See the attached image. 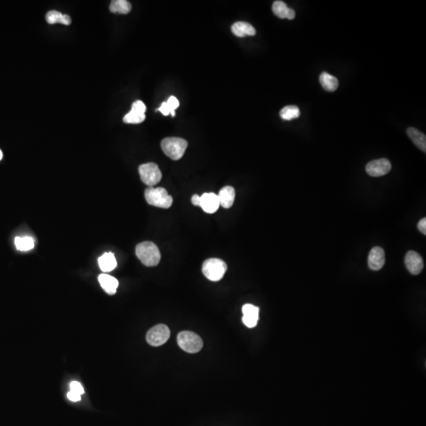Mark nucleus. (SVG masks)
<instances>
[{"mask_svg": "<svg viewBox=\"0 0 426 426\" xmlns=\"http://www.w3.org/2000/svg\"><path fill=\"white\" fill-rule=\"evenodd\" d=\"M273 11L279 18H287L292 20L295 18V10L289 8L283 1H275L273 4Z\"/></svg>", "mask_w": 426, "mask_h": 426, "instance_id": "nucleus-16", "label": "nucleus"}, {"mask_svg": "<svg viewBox=\"0 0 426 426\" xmlns=\"http://www.w3.org/2000/svg\"><path fill=\"white\" fill-rule=\"evenodd\" d=\"M243 322L249 329L257 326L259 320V308L252 304H245L243 307Z\"/></svg>", "mask_w": 426, "mask_h": 426, "instance_id": "nucleus-11", "label": "nucleus"}, {"mask_svg": "<svg viewBox=\"0 0 426 426\" xmlns=\"http://www.w3.org/2000/svg\"><path fill=\"white\" fill-rule=\"evenodd\" d=\"M405 265L412 275H418L424 268V262L419 253L410 250L405 257Z\"/></svg>", "mask_w": 426, "mask_h": 426, "instance_id": "nucleus-10", "label": "nucleus"}, {"mask_svg": "<svg viewBox=\"0 0 426 426\" xmlns=\"http://www.w3.org/2000/svg\"><path fill=\"white\" fill-rule=\"evenodd\" d=\"M146 104L141 100H137L132 105L131 111L123 118L125 123H141L146 120Z\"/></svg>", "mask_w": 426, "mask_h": 426, "instance_id": "nucleus-9", "label": "nucleus"}, {"mask_svg": "<svg viewBox=\"0 0 426 426\" xmlns=\"http://www.w3.org/2000/svg\"><path fill=\"white\" fill-rule=\"evenodd\" d=\"M98 264L100 269L104 273L113 271L117 266L116 257L112 253H105L100 256L98 259Z\"/></svg>", "mask_w": 426, "mask_h": 426, "instance_id": "nucleus-18", "label": "nucleus"}, {"mask_svg": "<svg viewBox=\"0 0 426 426\" xmlns=\"http://www.w3.org/2000/svg\"><path fill=\"white\" fill-rule=\"evenodd\" d=\"M320 83L323 88L329 92H334L338 89V81L335 77L331 75L329 73L323 72L320 75Z\"/></svg>", "mask_w": 426, "mask_h": 426, "instance_id": "nucleus-19", "label": "nucleus"}, {"mask_svg": "<svg viewBox=\"0 0 426 426\" xmlns=\"http://www.w3.org/2000/svg\"><path fill=\"white\" fill-rule=\"evenodd\" d=\"M227 269V265L221 259L210 258L204 262L202 273L209 280L216 282L223 278Z\"/></svg>", "mask_w": 426, "mask_h": 426, "instance_id": "nucleus-5", "label": "nucleus"}, {"mask_svg": "<svg viewBox=\"0 0 426 426\" xmlns=\"http://www.w3.org/2000/svg\"><path fill=\"white\" fill-rule=\"evenodd\" d=\"M418 229L423 235H426V218L421 219L418 224Z\"/></svg>", "mask_w": 426, "mask_h": 426, "instance_id": "nucleus-29", "label": "nucleus"}, {"mask_svg": "<svg viewBox=\"0 0 426 426\" xmlns=\"http://www.w3.org/2000/svg\"><path fill=\"white\" fill-rule=\"evenodd\" d=\"M409 138L412 140L414 145L422 151L426 152V137L423 133L417 130L416 128L410 127L407 130Z\"/></svg>", "mask_w": 426, "mask_h": 426, "instance_id": "nucleus-20", "label": "nucleus"}, {"mask_svg": "<svg viewBox=\"0 0 426 426\" xmlns=\"http://www.w3.org/2000/svg\"><path fill=\"white\" fill-rule=\"evenodd\" d=\"M392 169V164L389 159H375L369 162L365 167V171L368 176L372 177H380L384 176L390 172Z\"/></svg>", "mask_w": 426, "mask_h": 426, "instance_id": "nucleus-8", "label": "nucleus"}, {"mask_svg": "<svg viewBox=\"0 0 426 426\" xmlns=\"http://www.w3.org/2000/svg\"><path fill=\"white\" fill-rule=\"evenodd\" d=\"M70 391L78 393L80 396H82L85 393L83 387L79 382H77V381H73V382L70 383Z\"/></svg>", "mask_w": 426, "mask_h": 426, "instance_id": "nucleus-26", "label": "nucleus"}, {"mask_svg": "<svg viewBox=\"0 0 426 426\" xmlns=\"http://www.w3.org/2000/svg\"><path fill=\"white\" fill-rule=\"evenodd\" d=\"M219 204L222 207L229 209L233 205L235 199V190L232 186H224L218 194Z\"/></svg>", "mask_w": 426, "mask_h": 426, "instance_id": "nucleus-15", "label": "nucleus"}, {"mask_svg": "<svg viewBox=\"0 0 426 426\" xmlns=\"http://www.w3.org/2000/svg\"><path fill=\"white\" fill-rule=\"evenodd\" d=\"M2 159V152L1 150H0V160Z\"/></svg>", "mask_w": 426, "mask_h": 426, "instance_id": "nucleus-31", "label": "nucleus"}, {"mask_svg": "<svg viewBox=\"0 0 426 426\" xmlns=\"http://www.w3.org/2000/svg\"><path fill=\"white\" fill-rule=\"evenodd\" d=\"M98 280L100 282L102 288L104 289V291L108 293V295H113L116 294L119 287V281L115 277L108 274H100L98 277Z\"/></svg>", "mask_w": 426, "mask_h": 426, "instance_id": "nucleus-14", "label": "nucleus"}, {"mask_svg": "<svg viewBox=\"0 0 426 426\" xmlns=\"http://www.w3.org/2000/svg\"><path fill=\"white\" fill-rule=\"evenodd\" d=\"M14 244L17 249L19 251H29L33 249L35 242L33 239L30 236L24 237H16L14 239Z\"/></svg>", "mask_w": 426, "mask_h": 426, "instance_id": "nucleus-23", "label": "nucleus"}, {"mask_svg": "<svg viewBox=\"0 0 426 426\" xmlns=\"http://www.w3.org/2000/svg\"><path fill=\"white\" fill-rule=\"evenodd\" d=\"M167 105L169 107L170 109L172 111V116H176V108H179V106H180V101L178 100L177 98L175 97V96H171V97L167 100Z\"/></svg>", "mask_w": 426, "mask_h": 426, "instance_id": "nucleus-25", "label": "nucleus"}, {"mask_svg": "<svg viewBox=\"0 0 426 426\" xmlns=\"http://www.w3.org/2000/svg\"><path fill=\"white\" fill-rule=\"evenodd\" d=\"M47 22L49 24H56V23H61V24L69 26L71 23V18L69 15L62 14L57 10H51L47 14Z\"/></svg>", "mask_w": 426, "mask_h": 426, "instance_id": "nucleus-21", "label": "nucleus"}, {"mask_svg": "<svg viewBox=\"0 0 426 426\" xmlns=\"http://www.w3.org/2000/svg\"><path fill=\"white\" fill-rule=\"evenodd\" d=\"M136 256L148 267H154L159 263L161 255L157 245L152 242H143L136 246Z\"/></svg>", "mask_w": 426, "mask_h": 426, "instance_id": "nucleus-1", "label": "nucleus"}, {"mask_svg": "<svg viewBox=\"0 0 426 426\" xmlns=\"http://www.w3.org/2000/svg\"><path fill=\"white\" fill-rule=\"evenodd\" d=\"M279 115L283 120L290 121L300 116V110L297 106L289 105L281 110Z\"/></svg>", "mask_w": 426, "mask_h": 426, "instance_id": "nucleus-24", "label": "nucleus"}, {"mask_svg": "<svg viewBox=\"0 0 426 426\" xmlns=\"http://www.w3.org/2000/svg\"><path fill=\"white\" fill-rule=\"evenodd\" d=\"M140 177L144 183L150 187L159 183L162 179V173L157 164L148 163L142 164L138 168Z\"/></svg>", "mask_w": 426, "mask_h": 426, "instance_id": "nucleus-6", "label": "nucleus"}, {"mask_svg": "<svg viewBox=\"0 0 426 426\" xmlns=\"http://www.w3.org/2000/svg\"><path fill=\"white\" fill-rule=\"evenodd\" d=\"M146 201L150 205L161 209H169L173 203L172 196L164 188L149 187L145 192Z\"/></svg>", "mask_w": 426, "mask_h": 426, "instance_id": "nucleus-2", "label": "nucleus"}, {"mask_svg": "<svg viewBox=\"0 0 426 426\" xmlns=\"http://www.w3.org/2000/svg\"><path fill=\"white\" fill-rule=\"evenodd\" d=\"M385 263V251L381 247L376 246L371 249L368 255V265L371 270L379 271Z\"/></svg>", "mask_w": 426, "mask_h": 426, "instance_id": "nucleus-12", "label": "nucleus"}, {"mask_svg": "<svg viewBox=\"0 0 426 426\" xmlns=\"http://www.w3.org/2000/svg\"><path fill=\"white\" fill-rule=\"evenodd\" d=\"M220 206L219 197L217 194L214 193H205L201 196V203L200 207L202 208L205 213H212L217 211Z\"/></svg>", "mask_w": 426, "mask_h": 426, "instance_id": "nucleus-13", "label": "nucleus"}, {"mask_svg": "<svg viewBox=\"0 0 426 426\" xmlns=\"http://www.w3.org/2000/svg\"><path fill=\"white\" fill-rule=\"evenodd\" d=\"M231 31L235 36L239 37H244L245 36H254L256 30L254 27L249 23L244 22H235L231 27Z\"/></svg>", "mask_w": 426, "mask_h": 426, "instance_id": "nucleus-17", "label": "nucleus"}, {"mask_svg": "<svg viewBox=\"0 0 426 426\" xmlns=\"http://www.w3.org/2000/svg\"><path fill=\"white\" fill-rule=\"evenodd\" d=\"M158 111L161 112L163 116H168L170 114L172 116V111H171L169 107L167 105V102H163V104H161V106L159 107Z\"/></svg>", "mask_w": 426, "mask_h": 426, "instance_id": "nucleus-27", "label": "nucleus"}, {"mask_svg": "<svg viewBox=\"0 0 426 426\" xmlns=\"http://www.w3.org/2000/svg\"><path fill=\"white\" fill-rule=\"evenodd\" d=\"M132 6L126 0H115L110 5V10L112 13L126 14L130 12Z\"/></svg>", "mask_w": 426, "mask_h": 426, "instance_id": "nucleus-22", "label": "nucleus"}, {"mask_svg": "<svg viewBox=\"0 0 426 426\" xmlns=\"http://www.w3.org/2000/svg\"><path fill=\"white\" fill-rule=\"evenodd\" d=\"M170 335L171 332L167 325H155L148 332L146 340L152 347H159L169 339Z\"/></svg>", "mask_w": 426, "mask_h": 426, "instance_id": "nucleus-7", "label": "nucleus"}, {"mask_svg": "<svg viewBox=\"0 0 426 426\" xmlns=\"http://www.w3.org/2000/svg\"><path fill=\"white\" fill-rule=\"evenodd\" d=\"M191 201L193 205L200 206V203H201V196L197 195V194H194V195L192 197Z\"/></svg>", "mask_w": 426, "mask_h": 426, "instance_id": "nucleus-30", "label": "nucleus"}, {"mask_svg": "<svg viewBox=\"0 0 426 426\" xmlns=\"http://www.w3.org/2000/svg\"><path fill=\"white\" fill-rule=\"evenodd\" d=\"M187 146V142L180 138H164L161 142V148L163 152L173 160L181 159L183 156Z\"/></svg>", "mask_w": 426, "mask_h": 426, "instance_id": "nucleus-3", "label": "nucleus"}, {"mask_svg": "<svg viewBox=\"0 0 426 426\" xmlns=\"http://www.w3.org/2000/svg\"><path fill=\"white\" fill-rule=\"evenodd\" d=\"M67 398L68 399H70L72 402H78V401L81 400V396L78 394V393L72 392V391H70L67 393Z\"/></svg>", "mask_w": 426, "mask_h": 426, "instance_id": "nucleus-28", "label": "nucleus"}, {"mask_svg": "<svg viewBox=\"0 0 426 426\" xmlns=\"http://www.w3.org/2000/svg\"><path fill=\"white\" fill-rule=\"evenodd\" d=\"M178 344L180 348L189 354L199 352L203 347V341L196 333L184 331L178 335Z\"/></svg>", "mask_w": 426, "mask_h": 426, "instance_id": "nucleus-4", "label": "nucleus"}]
</instances>
